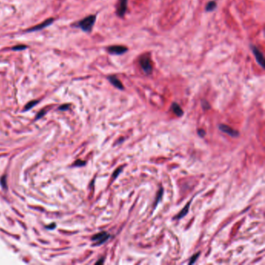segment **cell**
Here are the masks:
<instances>
[{"instance_id": "cell-1", "label": "cell", "mask_w": 265, "mask_h": 265, "mask_svg": "<svg viewBox=\"0 0 265 265\" xmlns=\"http://www.w3.org/2000/svg\"><path fill=\"white\" fill-rule=\"evenodd\" d=\"M96 15H90L89 17H85L82 20L78 23V26L85 32H90L92 29L94 23L96 22Z\"/></svg>"}, {"instance_id": "cell-2", "label": "cell", "mask_w": 265, "mask_h": 265, "mask_svg": "<svg viewBox=\"0 0 265 265\" xmlns=\"http://www.w3.org/2000/svg\"><path fill=\"white\" fill-rule=\"evenodd\" d=\"M139 65L145 74L149 75L152 72V65L151 59L148 55H143L139 58Z\"/></svg>"}, {"instance_id": "cell-3", "label": "cell", "mask_w": 265, "mask_h": 265, "mask_svg": "<svg viewBox=\"0 0 265 265\" xmlns=\"http://www.w3.org/2000/svg\"><path fill=\"white\" fill-rule=\"evenodd\" d=\"M110 238H111V235H110L109 233H108L107 232H99V233H97L96 235L92 236L91 240L95 242L94 245L99 246L106 242Z\"/></svg>"}, {"instance_id": "cell-4", "label": "cell", "mask_w": 265, "mask_h": 265, "mask_svg": "<svg viewBox=\"0 0 265 265\" xmlns=\"http://www.w3.org/2000/svg\"><path fill=\"white\" fill-rule=\"evenodd\" d=\"M250 48H251L252 52H253V54L254 55L255 58H256L258 63L259 64L261 67H262V68H264L265 60L264 58V55L262 54V52H261V51H260L259 49H258V48L254 45H251L250 46Z\"/></svg>"}, {"instance_id": "cell-5", "label": "cell", "mask_w": 265, "mask_h": 265, "mask_svg": "<svg viewBox=\"0 0 265 265\" xmlns=\"http://www.w3.org/2000/svg\"><path fill=\"white\" fill-rule=\"evenodd\" d=\"M108 52L111 55H121L123 54L126 53V52L128 51V48L124 47L122 45H113L110 46L108 48Z\"/></svg>"}, {"instance_id": "cell-6", "label": "cell", "mask_w": 265, "mask_h": 265, "mask_svg": "<svg viewBox=\"0 0 265 265\" xmlns=\"http://www.w3.org/2000/svg\"><path fill=\"white\" fill-rule=\"evenodd\" d=\"M218 128L221 132H224V133L227 134L229 136L233 137V138H237L239 136V132L238 131L235 130V129H232V128L229 127V126L226 125V124H219L218 125Z\"/></svg>"}, {"instance_id": "cell-7", "label": "cell", "mask_w": 265, "mask_h": 265, "mask_svg": "<svg viewBox=\"0 0 265 265\" xmlns=\"http://www.w3.org/2000/svg\"><path fill=\"white\" fill-rule=\"evenodd\" d=\"M128 0H119V4L117 9V14L118 17H124L126 13L128 8Z\"/></svg>"}, {"instance_id": "cell-8", "label": "cell", "mask_w": 265, "mask_h": 265, "mask_svg": "<svg viewBox=\"0 0 265 265\" xmlns=\"http://www.w3.org/2000/svg\"><path fill=\"white\" fill-rule=\"evenodd\" d=\"M54 22V19L53 18H49L48 19V20H46L45 21H44L43 23H40V24L36 25L35 27H33V28H30V29L27 30V32H32V31H37V30H42L44 29V28H47V27L50 26L51 24H52V23Z\"/></svg>"}, {"instance_id": "cell-9", "label": "cell", "mask_w": 265, "mask_h": 265, "mask_svg": "<svg viewBox=\"0 0 265 265\" xmlns=\"http://www.w3.org/2000/svg\"><path fill=\"white\" fill-rule=\"evenodd\" d=\"M108 79L109 80V82L117 89H121V90L124 89V86H123V84L121 83V81H120L116 76H110L108 77Z\"/></svg>"}, {"instance_id": "cell-10", "label": "cell", "mask_w": 265, "mask_h": 265, "mask_svg": "<svg viewBox=\"0 0 265 265\" xmlns=\"http://www.w3.org/2000/svg\"><path fill=\"white\" fill-rule=\"evenodd\" d=\"M191 201H190V202H188L186 205H185V207L183 208L181 211H180V213L177 214L176 216L174 217V219H180V218H183V217H184L185 215L188 213V212H189V208H190V205H191Z\"/></svg>"}, {"instance_id": "cell-11", "label": "cell", "mask_w": 265, "mask_h": 265, "mask_svg": "<svg viewBox=\"0 0 265 265\" xmlns=\"http://www.w3.org/2000/svg\"><path fill=\"white\" fill-rule=\"evenodd\" d=\"M171 109L173 112L177 116V117H181L183 114V111L182 108H180V105L177 103H173L171 105Z\"/></svg>"}, {"instance_id": "cell-12", "label": "cell", "mask_w": 265, "mask_h": 265, "mask_svg": "<svg viewBox=\"0 0 265 265\" xmlns=\"http://www.w3.org/2000/svg\"><path fill=\"white\" fill-rule=\"evenodd\" d=\"M217 3L215 1H210L207 3L206 6H205V10L206 12H212L216 9Z\"/></svg>"}, {"instance_id": "cell-13", "label": "cell", "mask_w": 265, "mask_h": 265, "mask_svg": "<svg viewBox=\"0 0 265 265\" xmlns=\"http://www.w3.org/2000/svg\"><path fill=\"white\" fill-rule=\"evenodd\" d=\"M162 194H163V189H162V188H160V189H159V191H158V194H157V196H156V201H155V202H154V208H156V207L157 206L158 204L159 203L160 200L162 199Z\"/></svg>"}, {"instance_id": "cell-14", "label": "cell", "mask_w": 265, "mask_h": 265, "mask_svg": "<svg viewBox=\"0 0 265 265\" xmlns=\"http://www.w3.org/2000/svg\"><path fill=\"white\" fill-rule=\"evenodd\" d=\"M38 103V100H32V101H30L29 103H28V104L25 106L24 110H25V111H28V110H30V108H32L33 107H34L35 105H36Z\"/></svg>"}, {"instance_id": "cell-15", "label": "cell", "mask_w": 265, "mask_h": 265, "mask_svg": "<svg viewBox=\"0 0 265 265\" xmlns=\"http://www.w3.org/2000/svg\"><path fill=\"white\" fill-rule=\"evenodd\" d=\"M199 256H200V252H198V253H195L194 255H193V256L191 258V260H190L189 264H194V263L196 262V261L198 260V258H199Z\"/></svg>"}, {"instance_id": "cell-16", "label": "cell", "mask_w": 265, "mask_h": 265, "mask_svg": "<svg viewBox=\"0 0 265 265\" xmlns=\"http://www.w3.org/2000/svg\"><path fill=\"white\" fill-rule=\"evenodd\" d=\"M202 108H203V109L205 110V111H206V110H208L209 108H210V104H209L208 102L205 100H202Z\"/></svg>"}, {"instance_id": "cell-17", "label": "cell", "mask_w": 265, "mask_h": 265, "mask_svg": "<svg viewBox=\"0 0 265 265\" xmlns=\"http://www.w3.org/2000/svg\"><path fill=\"white\" fill-rule=\"evenodd\" d=\"M122 170H123V167H118L117 170H116L115 171H114V174H113V178H114V179L117 178V177H118V175H119L120 173H121V172H122Z\"/></svg>"}, {"instance_id": "cell-18", "label": "cell", "mask_w": 265, "mask_h": 265, "mask_svg": "<svg viewBox=\"0 0 265 265\" xmlns=\"http://www.w3.org/2000/svg\"><path fill=\"white\" fill-rule=\"evenodd\" d=\"M0 183H1L2 187L3 188H7V185H6V176H2L1 177V179H0Z\"/></svg>"}, {"instance_id": "cell-19", "label": "cell", "mask_w": 265, "mask_h": 265, "mask_svg": "<svg viewBox=\"0 0 265 265\" xmlns=\"http://www.w3.org/2000/svg\"><path fill=\"white\" fill-rule=\"evenodd\" d=\"M25 48H27V46H25V45H17V46H15V47L12 48V49L13 51H22Z\"/></svg>"}, {"instance_id": "cell-20", "label": "cell", "mask_w": 265, "mask_h": 265, "mask_svg": "<svg viewBox=\"0 0 265 265\" xmlns=\"http://www.w3.org/2000/svg\"><path fill=\"white\" fill-rule=\"evenodd\" d=\"M85 164H86L85 161H82L81 160V159H78V160L75 162L74 165L76 166V167H82V166H84Z\"/></svg>"}, {"instance_id": "cell-21", "label": "cell", "mask_w": 265, "mask_h": 265, "mask_svg": "<svg viewBox=\"0 0 265 265\" xmlns=\"http://www.w3.org/2000/svg\"><path fill=\"white\" fill-rule=\"evenodd\" d=\"M69 108V104H63L62 106L59 107V111H67Z\"/></svg>"}, {"instance_id": "cell-22", "label": "cell", "mask_w": 265, "mask_h": 265, "mask_svg": "<svg viewBox=\"0 0 265 265\" xmlns=\"http://www.w3.org/2000/svg\"><path fill=\"white\" fill-rule=\"evenodd\" d=\"M45 112H46V111H44V110H43V111H40V112L38 114V115H37L36 119H40V118H42L43 116H44V114H45Z\"/></svg>"}, {"instance_id": "cell-23", "label": "cell", "mask_w": 265, "mask_h": 265, "mask_svg": "<svg viewBox=\"0 0 265 265\" xmlns=\"http://www.w3.org/2000/svg\"><path fill=\"white\" fill-rule=\"evenodd\" d=\"M198 135L200 137H205V132L203 129H198Z\"/></svg>"}, {"instance_id": "cell-24", "label": "cell", "mask_w": 265, "mask_h": 265, "mask_svg": "<svg viewBox=\"0 0 265 265\" xmlns=\"http://www.w3.org/2000/svg\"><path fill=\"white\" fill-rule=\"evenodd\" d=\"M103 262H104V258H100V259L97 262H96V264H103Z\"/></svg>"}]
</instances>
